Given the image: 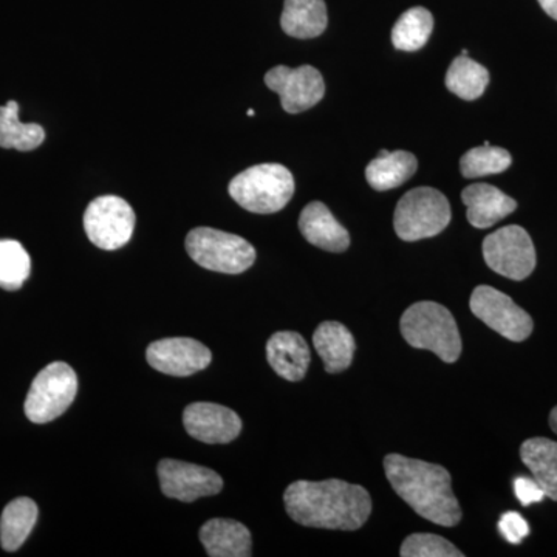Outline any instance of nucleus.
I'll return each mask as SVG.
<instances>
[{
	"mask_svg": "<svg viewBox=\"0 0 557 557\" xmlns=\"http://www.w3.org/2000/svg\"><path fill=\"white\" fill-rule=\"evenodd\" d=\"M32 273V259L20 242L0 240V288L16 292Z\"/></svg>",
	"mask_w": 557,
	"mask_h": 557,
	"instance_id": "27",
	"label": "nucleus"
},
{
	"mask_svg": "<svg viewBox=\"0 0 557 557\" xmlns=\"http://www.w3.org/2000/svg\"><path fill=\"white\" fill-rule=\"evenodd\" d=\"M327 22L324 0H285L281 25L292 38H318L327 28Z\"/></svg>",
	"mask_w": 557,
	"mask_h": 557,
	"instance_id": "20",
	"label": "nucleus"
},
{
	"mask_svg": "<svg viewBox=\"0 0 557 557\" xmlns=\"http://www.w3.org/2000/svg\"><path fill=\"white\" fill-rule=\"evenodd\" d=\"M434 30V16L423 7H416L406 13L394 25L392 44L401 51H417L426 46Z\"/></svg>",
	"mask_w": 557,
	"mask_h": 557,
	"instance_id": "26",
	"label": "nucleus"
},
{
	"mask_svg": "<svg viewBox=\"0 0 557 557\" xmlns=\"http://www.w3.org/2000/svg\"><path fill=\"white\" fill-rule=\"evenodd\" d=\"M146 359L152 369L164 375H196L211 364L212 354L207 346L193 338H166L156 341L146 350Z\"/></svg>",
	"mask_w": 557,
	"mask_h": 557,
	"instance_id": "13",
	"label": "nucleus"
},
{
	"mask_svg": "<svg viewBox=\"0 0 557 557\" xmlns=\"http://www.w3.org/2000/svg\"><path fill=\"white\" fill-rule=\"evenodd\" d=\"M295 194V178L277 163L256 164L230 183V196L255 214H274L287 207Z\"/></svg>",
	"mask_w": 557,
	"mask_h": 557,
	"instance_id": "4",
	"label": "nucleus"
},
{
	"mask_svg": "<svg viewBox=\"0 0 557 557\" xmlns=\"http://www.w3.org/2000/svg\"><path fill=\"white\" fill-rule=\"evenodd\" d=\"M134 209L116 196H102L91 201L84 212V230L95 247L115 251L129 244L134 234Z\"/></svg>",
	"mask_w": 557,
	"mask_h": 557,
	"instance_id": "9",
	"label": "nucleus"
},
{
	"mask_svg": "<svg viewBox=\"0 0 557 557\" xmlns=\"http://www.w3.org/2000/svg\"><path fill=\"white\" fill-rule=\"evenodd\" d=\"M498 531L509 544L519 545L530 534V525L519 512H505L498 520Z\"/></svg>",
	"mask_w": 557,
	"mask_h": 557,
	"instance_id": "30",
	"label": "nucleus"
},
{
	"mask_svg": "<svg viewBox=\"0 0 557 557\" xmlns=\"http://www.w3.org/2000/svg\"><path fill=\"white\" fill-rule=\"evenodd\" d=\"M450 222V205L438 189L416 188L395 208L394 228L399 239L417 242L437 236Z\"/></svg>",
	"mask_w": 557,
	"mask_h": 557,
	"instance_id": "6",
	"label": "nucleus"
},
{
	"mask_svg": "<svg viewBox=\"0 0 557 557\" xmlns=\"http://www.w3.org/2000/svg\"><path fill=\"white\" fill-rule=\"evenodd\" d=\"M469 309L487 327L512 343H522L533 333L534 324L530 314L505 293L490 285H480L472 292Z\"/></svg>",
	"mask_w": 557,
	"mask_h": 557,
	"instance_id": "10",
	"label": "nucleus"
},
{
	"mask_svg": "<svg viewBox=\"0 0 557 557\" xmlns=\"http://www.w3.org/2000/svg\"><path fill=\"white\" fill-rule=\"evenodd\" d=\"M157 471L164 496L185 504L215 496L223 487V480L218 472L188 461L164 458Z\"/></svg>",
	"mask_w": 557,
	"mask_h": 557,
	"instance_id": "12",
	"label": "nucleus"
},
{
	"mask_svg": "<svg viewBox=\"0 0 557 557\" xmlns=\"http://www.w3.org/2000/svg\"><path fill=\"white\" fill-rule=\"evenodd\" d=\"M76 394L78 376L75 370L65 362H51L33 380L25 399V416L32 423H50L72 406Z\"/></svg>",
	"mask_w": 557,
	"mask_h": 557,
	"instance_id": "7",
	"label": "nucleus"
},
{
	"mask_svg": "<svg viewBox=\"0 0 557 557\" xmlns=\"http://www.w3.org/2000/svg\"><path fill=\"white\" fill-rule=\"evenodd\" d=\"M403 338L413 348L431 350L453 364L461 355V338L456 319L446 307L431 300L413 304L399 321Z\"/></svg>",
	"mask_w": 557,
	"mask_h": 557,
	"instance_id": "3",
	"label": "nucleus"
},
{
	"mask_svg": "<svg viewBox=\"0 0 557 557\" xmlns=\"http://www.w3.org/2000/svg\"><path fill=\"white\" fill-rule=\"evenodd\" d=\"M299 230L309 244L330 252L350 247V234L322 201H311L300 212Z\"/></svg>",
	"mask_w": 557,
	"mask_h": 557,
	"instance_id": "15",
	"label": "nucleus"
},
{
	"mask_svg": "<svg viewBox=\"0 0 557 557\" xmlns=\"http://www.w3.org/2000/svg\"><path fill=\"white\" fill-rule=\"evenodd\" d=\"M248 116H255V110L249 109L248 110Z\"/></svg>",
	"mask_w": 557,
	"mask_h": 557,
	"instance_id": "34",
	"label": "nucleus"
},
{
	"mask_svg": "<svg viewBox=\"0 0 557 557\" xmlns=\"http://www.w3.org/2000/svg\"><path fill=\"white\" fill-rule=\"evenodd\" d=\"M512 159L507 149L483 145L468 150L460 160V171L465 178H480L500 174L511 166Z\"/></svg>",
	"mask_w": 557,
	"mask_h": 557,
	"instance_id": "28",
	"label": "nucleus"
},
{
	"mask_svg": "<svg viewBox=\"0 0 557 557\" xmlns=\"http://www.w3.org/2000/svg\"><path fill=\"white\" fill-rule=\"evenodd\" d=\"M267 358L278 376L287 381L304 380L311 357L307 341L296 332H277L267 343Z\"/></svg>",
	"mask_w": 557,
	"mask_h": 557,
	"instance_id": "17",
	"label": "nucleus"
},
{
	"mask_svg": "<svg viewBox=\"0 0 557 557\" xmlns=\"http://www.w3.org/2000/svg\"><path fill=\"white\" fill-rule=\"evenodd\" d=\"M549 426H552L553 432L557 435V406L549 413Z\"/></svg>",
	"mask_w": 557,
	"mask_h": 557,
	"instance_id": "33",
	"label": "nucleus"
},
{
	"mask_svg": "<svg viewBox=\"0 0 557 557\" xmlns=\"http://www.w3.org/2000/svg\"><path fill=\"white\" fill-rule=\"evenodd\" d=\"M38 505L28 497L11 500L0 518V545L5 552H17L38 522Z\"/></svg>",
	"mask_w": 557,
	"mask_h": 557,
	"instance_id": "23",
	"label": "nucleus"
},
{
	"mask_svg": "<svg viewBox=\"0 0 557 557\" xmlns=\"http://www.w3.org/2000/svg\"><path fill=\"white\" fill-rule=\"evenodd\" d=\"M186 251L201 269L240 274L251 269L256 249L236 234L214 228H196L186 237Z\"/></svg>",
	"mask_w": 557,
	"mask_h": 557,
	"instance_id": "5",
	"label": "nucleus"
},
{
	"mask_svg": "<svg viewBox=\"0 0 557 557\" xmlns=\"http://www.w3.org/2000/svg\"><path fill=\"white\" fill-rule=\"evenodd\" d=\"M313 344L329 373L350 368L357 344L346 325L336 321L322 322L314 332Z\"/></svg>",
	"mask_w": 557,
	"mask_h": 557,
	"instance_id": "19",
	"label": "nucleus"
},
{
	"mask_svg": "<svg viewBox=\"0 0 557 557\" xmlns=\"http://www.w3.org/2000/svg\"><path fill=\"white\" fill-rule=\"evenodd\" d=\"M46 139V131L39 124L20 121V104L9 101L0 108V148L28 152L39 148Z\"/></svg>",
	"mask_w": 557,
	"mask_h": 557,
	"instance_id": "24",
	"label": "nucleus"
},
{
	"mask_svg": "<svg viewBox=\"0 0 557 557\" xmlns=\"http://www.w3.org/2000/svg\"><path fill=\"white\" fill-rule=\"evenodd\" d=\"M487 83H490V72L465 54H460L453 61L445 78L448 90L465 101H474L482 97Z\"/></svg>",
	"mask_w": 557,
	"mask_h": 557,
	"instance_id": "25",
	"label": "nucleus"
},
{
	"mask_svg": "<svg viewBox=\"0 0 557 557\" xmlns=\"http://www.w3.org/2000/svg\"><path fill=\"white\" fill-rule=\"evenodd\" d=\"M515 493L523 507L544 500L545 493L534 479L519 478L515 480Z\"/></svg>",
	"mask_w": 557,
	"mask_h": 557,
	"instance_id": "31",
	"label": "nucleus"
},
{
	"mask_svg": "<svg viewBox=\"0 0 557 557\" xmlns=\"http://www.w3.org/2000/svg\"><path fill=\"white\" fill-rule=\"evenodd\" d=\"M483 258L500 276L523 281L536 269V249L522 226L509 225L483 240Z\"/></svg>",
	"mask_w": 557,
	"mask_h": 557,
	"instance_id": "8",
	"label": "nucleus"
},
{
	"mask_svg": "<svg viewBox=\"0 0 557 557\" xmlns=\"http://www.w3.org/2000/svg\"><path fill=\"white\" fill-rule=\"evenodd\" d=\"M387 480L421 518L440 527H456L461 508L453 493V479L445 468L428 461L388 454L384 457Z\"/></svg>",
	"mask_w": 557,
	"mask_h": 557,
	"instance_id": "2",
	"label": "nucleus"
},
{
	"mask_svg": "<svg viewBox=\"0 0 557 557\" xmlns=\"http://www.w3.org/2000/svg\"><path fill=\"white\" fill-rule=\"evenodd\" d=\"M200 541L211 557H249L252 555L251 533L244 523L233 519H211L201 527Z\"/></svg>",
	"mask_w": 557,
	"mask_h": 557,
	"instance_id": "18",
	"label": "nucleus"
},
{
	"mask_svg": "<svg viewBox=\"0 0 557 557\" xmlns=\"http://www.w3.org/2000/svg\"><path fill=\"white\" fill-rule=\"evenodd\" d=\"M190 437L208 445H225L239 437L242 420L234 410L215 403H193L183 412Z\"/></svg>",
	"mask_w": 557,
	"mask_h": 557,
	"instance_id": "14",
	"label": "nucleus"
},
{
	"mask_svg": "<svg viewBox=\"0 0 557 557\" xmlns=\"http://www.w3.org/2000/svg\"><path fill=\"white\" fill-rule=\"evenodd\" d=\"M403 557H463V553L437 534H412L403 542Z\"/></svg>",
	"mask_w": 557,
	"mask_h": 557,
	"instance_id": "29",
	"label": "nucleus"
},
{
	"mask_svg": "<svg viewBox=\"0 0 557 557\" xmlns=\"http://www.w3.org/2000/svg\"><path fill=\"white\" fill-rule=\"evenodd\" d=\"M265 84L281 97L282 109L288 113L306 112L325 95L324 78L311 65H300L298 69L277 65L267 73Z\"/></svg>",
	"mask_w": 557,
	"mask_h": 557,
	"instance_id": "11",
	"label": "nucleus"
},
{
	"mask_svg": "<svg viewBox=\"0 0 557 557\" xmlns=\"http://www.w3.org/2000/svg\"><path fill=\"white\" fill-rule=\"evenodd\" d=\"M539 3L549 17L557 21V0H539Z\"/></svg>",
	"mask_w": 557,
	"mask_h": 557,
	"instance_id": "32",
	"label": "nucleus"
},
{
	"mask_svg": "<svg viewBox=\"0 0 557 557\" xmlns=\"http://www.w3.org/2000/svg\"><path fill=\"white\" fill-rule=\"evenodd\" d=\"M461 200L468 209V222L479 230L491 228L518 208V201L486 183H475L465 188Z\"/></svg>",
	"mask_w": 557,
	"mask_h": 557,
	"instance_id": "16",
	"label": "nucleus"
},
{
	"mask_svg": "<svg viewBox=\"0 0 557 557\" xmlns=\"http://www.w3.org/2000/svg\"><path fill=\"white\" fill-rule=\"evenodd\" d=\"M418 168L417 157L406 150H380L379 157L370 161L366 170L368 183L376 190L398 188L408 182Z\"/></svg>",
	"mask_w": 557,
	"mask_h": 557,
	"instance_id": "21",
	"label": "nucleus"
},
{
	"mask_svg": "<svg viewBox=\"0 0 557 557\" xmlns=\"http://www.w3.org/2000/svg\"><path fill=\"white\" fill-rule=\"evenodd\" d=\"M520 458L545 496L557 502V442L544 437L527 440L520 446Z\"/></svg>",
	"mask_w": 557,
	"mask_h": 557,
	"instance_id": "22",
	"label": "nucleus"
},
{
	"mask_svg": "<svg viewBox=\"0 0 557 557\" xmlns=\"http://www.w3.org/2000/svg\"><path fill=\"white\" fill-rule=\"evenodd\" d=\"M284 504L299 525L324 530H359L372 512L368 491L338 479L298 480L285 490Z\"/></svg>",
	"mask_w": 557,
	"mask_h": 557,
	"instance_id": "1",
	"label": "nucleus"
}]
</instances>
